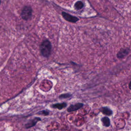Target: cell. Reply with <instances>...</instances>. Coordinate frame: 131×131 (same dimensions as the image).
I'll return each instance as SVG.
<instances>
[{"instance_id": "2", "label": "cell", "mask_w": 131, "mask_h": 131, "mask_svg": "<svg viewBox=\"0 0 131 131\" xmlns=\"http://www.w3.org/2000/svg\"><path fill=\"white\" fill-rule=\"evenodd\" d=\"M32 10L30 7L25 6L21 13V16L24 20H28L32 16Z\"/></svg>"}, {"instance_id": "8", "label": "cell", "mask_w": 131, "mask_h": 131, "mask_svg": "<svg viewBox=\"0 0 131 131\" xmlns=\"http://www.w3.org/2000/svg\"><path fill=\"white\" fill-rule=\"evenodd\" d=\"M67 104L66 102H63V103H55V104H52L51 105V107L52 108H58V110H61L64 108L66 106H67Z\"/></svg>"}, {"instance_id": "4", "label": "cell", "mask_w": 131, "mask_h": 131, "mask_svg": "<svg viewBox=\"0 0 131 131\" xmlns=\"http://www.w3.org/2000/svg\"><path fill=\"white\" fill-rule=\"evenodd\" d=\"M40 120H41V119L39 117H35L33 119L30 120L27 124H25V127L26 128H31L34 126V125H35L37 122Z\"/></svg>"}, {"instance_id": "7", "label": "cell", "mask_w": 131, "mask_h": 131, "mask_svg": "<svg viewBox=\"0 0 131 131\" xmlns=\"http://www.w3.org/2000/svg\"><path fill=\"white\" fill-rule=\"evenodd\" d=\"M100 111L102 112L103 114L106 115L108 116H110L113 114L112 111L108 108V107L105 106V107H102L100 108Z\"/></svg>"}, {"instance_id": "9", "label": "cell", "mask_w": 131, "mask_h": 131, "mask_svg": "<svg viewBox=\"0 0 131 131\" xmlns=\"http://www.w3.org/2000/svg\"><path fill=\"white\" fill-rule=\"evenodd\" d=\"M101 121L103 125L105 127H108L110 125V120L107 117H104L102 118Z\"/></svg>"}, {"instance_id": "3", "label": "cell", "mask_w": 131, "mask_h": 131, "mask_svg": "<svg viewBox=\"0 0 131 131\" xmlns=\"http://www.w3.org/2000/svg\"><path fill=\"white\" fill-rule=\"evenodd\" d=\"M62 15L63 17L66 20L71 22V23H76V21H77L79 20V19L77 17L72 16L66 12H63L62 13Z\"/></svg>"}, {"instance_id": "12", "label": "cell", "mask_w": 131, "mask_h": 131, "mask_svg": "<svg viewBox=\"0 0 131 131\" xmlns=\"http://www.w3.org/2000/svg\"><path fill=\"white\" fill-rule=\"evenodd\" d=\"M37 114H40L42 115H48L49 114V112L47 110H43L38 112Z\"/></svg>"}, {"instance_id": "5", "label": "cell", "mask_w": 131, "mask_h": 131, "mask_svg": "<svg viewBox=\"0 0 131 131\" xmlns=\"http://www.w3.org/2000/svg\"><path fill=\"white\" fill-rule=\"evenodd\" d=\"M83 106V104L82 103H77L75 104L71 105L68 108L67 111L68 112H71L73 111H75L79 108H81Z\"/></svg>"}, {"instance_id": "6", "label": "cell", "mask_w": 131, "mask_h": 131, "mask_svg": "<svg viewBox=\"0 0 131 131\" xmlns=\"http://www.w3.org/2000/svg\"><path fill=\"white\" fill-rule=\"evenodd\" d=\"M129 52L128 49H121L117 53V57L118 58H123L125 57Z\"/></svg>"}, {"instance_id": "10", "label": "cell", "mask_w": 131, "mask_h": 131, "mask_svg": "<svg viewBox=\"0 0 131 131\" xmlns=\"http://www.w3.org/2000/svg\"><path fill=\"white\" fill-rule=\"evenodd\" d=\"M83 7V4L82 2L80 1L77 2L75 4V8L77 10L81 9Z\"/></svg>"}, {"instance_id": "13", "label": "cell", "mask_w": 131, "mask_h": 131, "mask_svg": "<svg viewBox=\"0 0 131 131\" xmlns=\"http://www.w3.org/2000/svg\"><path fill=\"white\" fill-rule=\"evenodd\" d=\"M0 3H1V1H0Z\"/></svg>"}, {"instance_id": "11", "label": "cell", "mask_w": 131, "mask_h": 131, "mask_svg": "<svg viewBox=\"0 0 131 131\" xmlns=\"http://www.w3.org/2000/svg\"><path fill=\"white\" fill-rule=\"evenodd\" d=\"M71 96H72V95L70 94H61V95H60L59 96V98H69Z\"/></svg>"}, {"instance_id": "1", "label": "cell", "mask_w": 131, "mask_h": 131, "mask_svg": "<svg viewBox=\"0 0 131 131\" xmlns=\"http://www.w3.org/2000/svg\"><path fill=\"white\" fill-rule=\"evenodd\" d=\"M52 50V45L49 40H43L40 45L41 54L45 57L48 58L50 55Z\"/></svg>"}]
</instances>
